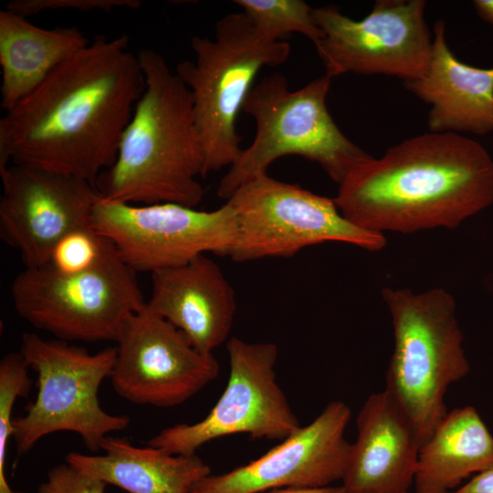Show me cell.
Listing matches in <instances>:
<instances>
[{"label":"cell","instance_id":"cell-19","mask_svg":"<svg viewBox=\"0 0 493 493\" xmlns=\"http://www.w3.org/2000/svg\"><path fill=\"white\" fill-rule=\"evenodd\" d=\"M100 455L71 452L66 462L106 484L128 493H190L212 474L198 456L170 454L151 446H136L129 440L109 435Z\"/></svg>","mask_w":493,"mask_h":493},{"label":"cell","instance_id":"cell-22","mask_svg":"<svg viewBox=\"0 0 493 493\" xmlns=\"http://www.w3.org/2000/svg\"><path fill=\"white\" fill-rule=\"evenodd\" d=\"M242 12L266 38L279 41L288 35L299 33L312 43L323 33L316 24L312 10L302 0H236Z\"/></svg>","mask_w":493,"mask_h":493},{"label":"cell","instance_id":"cell-17","mask_svg":"<svg viewBox=\"0 0 493 493\" xmlns=\"http://www.w3.org/2000/svg\"><path fill=\"white\" fill-rule=\"evenodd\" d=\"M356 425L341 480L347 493H408L421 444L406 414L383 390L366 399Z\"/></svg>","mask_w":493,"mask_h":493},{"label":"cell","instance_id":"cell-21","mask_svg":"<svg viewBox=\"0 0 493 493\" xmlns=\"http://www.w3.org/2000/svg\"><path fill=\"white\" fill-rule=\"evenodd\" d=\"M493 468V435L473 406L447 412L421 446L415 493H452L463 479Z\"/></svg>","mask_w":493,"mask_h":493},{"label":"cell","instance_id":"cell-1","mask_svg":"<svg viewBox=\"0 0 493 493\" xmlns=\"http://www.w3.org/2000/svg\"><path fill=\"white\" fill-rule=\"evenodd\" d=\"M129 37L97 36L0 119V173L10 163L96 185L115 162L145 89Z\"/></svg>","mask_w":493,"mask_h":493},{"label":"cell","instance_id":"cell-5","mask_svg":"<svg viewBox=\"0 0 493 493\" xmlns=\"http://www.w3.org/2000/svg\"><path fill=\"white\" fill-rule=\"evenodd\" d=\"M331 79L323 75L291 90L279 73L263 77L250 89L242 110L256 121V135L217 188L227 200L244 184L267 173L276 160L299 155L317 163L340 184L372 156L350 141L331 118L326 99Z\"/></svg>","mask_w":493,"mask_h":493},{"label":"cell","instance_id":"cell-18","mask_svg":"<svg viewBox=\"0 0 493 493\" xmlns=\"http://www.w3.org/2000/svg\"><path fill=\"white\" fill-rule=\"evenodd\" d=\"M404 83L431 105L427 119L431 132L483 135L493 131V68H476L458 60L447 46L443 20L434 25L426 70Z\"/></svg>","mask_w":493,"mask_h":493},{"label":"cell","instance_id":"cell-24","mask_svg":"<svg viewBox=\"0 0 493 493\" xmlns=\"http://www.w3.org/2000/svg\"><path fill=\"white\" fill-rule=\"evenodd\" d=\"M29 367L20 352L9 353L0 362V493H17L5 477L7 445L12 437V411L16 398L26 396L31 386Z\"/></svg>","mask_w":493,"mask_h":493},{"label":"cell","instance_id":"cell-27","mask_svg":"<svg viewBox=\"0 0 493 493\" xmlns=\"http://www.w3.org/2000/svg\"><path fill=\"white\" fill-rule=\"evenodd\" d=\"M454 493H493V468L477 474Z\"/></svg>","mask_w":493,"mask_h":493},{"label":"cell","instance_id":"cell-13","mask_svg":"<svg viewBox=\"0 0 493 493\" xmlns=\"http://www.w3.org/2000/svg\"><path fill=\"white\" fill-rule=\"evenodd\" d=\"M116 343L110 379L121 397L136 404L178 405L219 373L213 354L199 352L181 330L146 304L130 316Z\"/></svg>","mask_w":493,"mask_h":493},{"label":"cell","instance_id":"cell-25","mask_svg":"<svg viewBox=\"0 0 493 493\" xmlns=\"http://www.w3.org/2000/svg\"><path fill=\"white\" fill-rule=\"evenodd\" d=\"M142 5L139 0H12L5 9L24 17L46 10L72 9L80 12L102 10L105 12L119 8L136 9Z\"/></svg>","mask_w":493,"mask_h":493},{"label":"cell","instance_id":"cell-10","mask_svg":"<svg viewBox=\"0 0 493 493\" xmlns=\"http://www.w3.org/2000/svg\"><path fill=\"white\" fill-rule=\"evenodd\" d=\"M226 350L227 384L208 414L194 424L163 429L148 446L174 455H194L206 443L230 435L283 441L301 427L277 383V345L234 337L228 340Z\"/></svg>","mask_w":493,"mask_h":493},{"label":"cell","instance_id":"cell-20","mask_svg":"<svg viewBox=\"0 0 493 493\" xmlns=\"http://www.w3.org/2000/svg\"><path fill=\"white\" fill-rule=\"evenodd\" d=\"M89 42L77 27L46 29L0 11L1 107L7 111Z\"/></svg>","mask_w":493,"mask_h":493},{"label":"cell","instance_id":"cell-28","mask_svg":"<svg viewBox=\"0 0 493 493\" xmlns=\"http://www.w3.org/2000/svg\"><path fill=\"white\" fill-rule=\"evenodd\" d=\"M268 493H347L343 486L322 488H287L271 490Z\"/></svg>","mask_w":493,"mask_h":493},{"label":"cell","instance_id":"cell-2","mask_svg":"<svg viewBox=\"0 0 493 493\" xmlns=\"http://www.w3.org/2000/svg\"><path fill=\"white\" fill-rule=\"evenodd\" d=\"M333 199L348 221L372 232L455 228L492 205L493 159L471 138L430 131L353 168Z\"/></svg>","mask_w":493,"mask_h":493},{"label":"cell","instance_id":"cell-29","mask_svg":"<svg viewBox=\"0 0 493 493\" xmlns=\"http://www.w3.org/2000/svg\"><path fill=\"white\" fill-rule=\"evenodd\" d=\"M473 5L480 17L493 26V0H476Z\"/></svg>","mask_w":493,"mask_h":493},{"label":"cell","instance_id":"cell-8","mask_svg":"<svg viewBox=\"0 0 493 493\" xmlns=\"http://www.w3.org/2000/svg\"><path fill=\"white\" fill-rule=\"evenodd\" d=\"M10 291L21 318L68 342H116L130 316L146 304L136 272L114 246L82 273L61 274L47 265L25 267Z\"/></svg>","mask_w":493,"mask_h":493},{"label":"cell","instance_id":"cell-30","mask_svg":"<svg viewBox=\"0 0 493 493\" xmlns=\"http://www.w3.org/2000/svg\"><path fill=\"white\" fill-rule=\"evenodd\" d=\"M409 493V492H408Z\"/></svg>","mask_w":493,"mask_h":493},{"label":"cell","instance_id":"cell-26","mask_svg":"<svg viewBox=\"0 0 493 493\" xmlns=\"http://www.w3.org/2000/svg\"><path fill=\"white\" fill-rule=\"evenodd\" d=\"M106 485L66 462L48 471L37 493H104Z\"/></svg>","mask_w":493,"mask_h":493},{"label":"cell","instance_id":"cell-7","mask_svg":"<svg viewBox=\"0 0 493 493\" xmlns=\"http://www.w3.org/2000/svg\"><path fill=\"white\" fill-rule=\"evenodd\" d=\"M19 352L37 374V394L26 413L12 421L18 455L57 432L79 435L87 448L96 452L107 436L130 425L127 416L107 413L99 400L100 387L113 368L116 347L91 354L68 341L25 332Z\"/></svg>","mask_w":493,"mask_h":493},{"label":"cell","instance_id":"cell-6","mask_svg":"<svg viewBox=\"0 0 493 493\" xmlns=\"http://www.w3.org/2000/svg\"><path fill=\"white\" fill-rule=\"evenodd\" d=\"M191 47L194 61L179 62L175 73L191 93L205 177L230 167L240 154L236 122L255 79L261 68L285 63L291 47L263 37L241 11L221 17L214 38L192 37Z\"/></svg>","mask_w":493,"mask_h":493},{"label":"cell","instance_id":"cell-11","mask_svg":"<svg viewBox=\"0 0 493 493\" xmlns=\"http://www.w3.org/2000/svg\"><path fill=\"white\" fill-rule=\"evenodd\" d=\"M91 226L135 272L151 274L207 253L228 257L237 234L228 203L202 211L174 203L135 205L100 196Z\"/></svg>","mask_w":493,"mask_h":493},{"label":"cell","instance_id":"cell-15","mask_svg":"<svg viewBox=\"0 0 493 493\" xmlns=\"http://www.w3.org/2000/svg\"><path fill=\"white\" fill-rule=\"evenodd\" d=\"M351 408L329 403L309 425L262 456L227 473L210 474L190 493H260L287 488H322L342 480L351 449L345 430Z\"/></svg>","mask_w":493,"mask_h":493},{"label":"cell","instance_id":"cell-14","mask_svg":"<svg viewBox=\"0 0 493 493\" xmlns=\"http://www.w3.org/2000/svg\"><path fill=\"white\" fill-rule=\"evenodd\" d=\"M0 175V237L20 252L26 267L47 265L59 239L91 226L100 194L90 183L16 164Z\"/></svg>","mask_w":493,"mask_h":493},{"label":"cell","instance_id":"cell-16","mask_svg":"<svg viewBox=\"0 0 493 493\" xmlns=\"http://www.w3.org/2000/svg\"><path fill=\"white\" fill-rule=\"evenodd\" d=\"M146 307L181 330L206 355L226 342L236 310L234 288L207 255L152 273Z\"/></svg>","mask_w":493,"mask_h":493},{"label":"cell","instance_id":"cell-12","mask_svg":"<svg viewBox=\"0 0 493 493\" xmlns=\"http://www.w3.org/2000/svg\"><path fill=\"white\" fill-rule=\"evenodd\" d=\"M424 0H380L354 20L334 6L313 8L322 37L314 43L330 79L346 74L420 78L428 67L433 37Z\"/></svg>","mask_w":493,"mask_h":493},{"label":"cell","instance_id":"cell-9","mask_svg":"<svg viewBox=\"0 0 493 493\" xmlns=\"http://www.w3.org/2000/svg\"><path fill=\"white\" fill-rule=\"evenodd\" d=\"M226 203L236 216V238L228 256L236 262L290 257L325 242L346 243L372 252L387 244L384 234L348 221L334 199L267 173L238 187Z\"/></svg>","mask_w":493,"mask_h":493},{"label":"cell","instance_id":"cell-4","mask_svg":"<svg viewBox=\"0 0 493 493\" xmlns=\"http://www.w3.org/2000/svg\"><path fill=\"white\" fill-rule=\"evenodd\" d=\"M393 349L385 391L414 425L421 446L446 414L447 388L470 371L454 297L446 289L384 288Z\"/></svg>","mask_w":493,"mask_h":493},{"label":"cell","instance_id":"cell-23","mask_svg":"<svg viewBox=\"0 0 493 493\" xmlns=\"http://www.w3.org/2000/svg\"><path fill=\"white\" fill-rule=\"evenodd\" d=\"M112 247L92 226L79 227L58 240L47 265L61 274L82 273L98 266Z\"/></svg>","mask_w":493,"mask_h":493},{"label":"cell","instance_id":"cell-3","mask_svg":"<svg viewBox=\"0 0 493 493\" xmlns=\"http://www.w3.org/2000/svg\"><path fill=\"white\" fill-rule=\"evenodd\" d=\"M145 89L120 141L115 162L96 182L100 198L195 207L205 194V156L191 93L152 49L137 54Z\"/></svg>","mask_w":493,"mask_h":493}]
</instances>
